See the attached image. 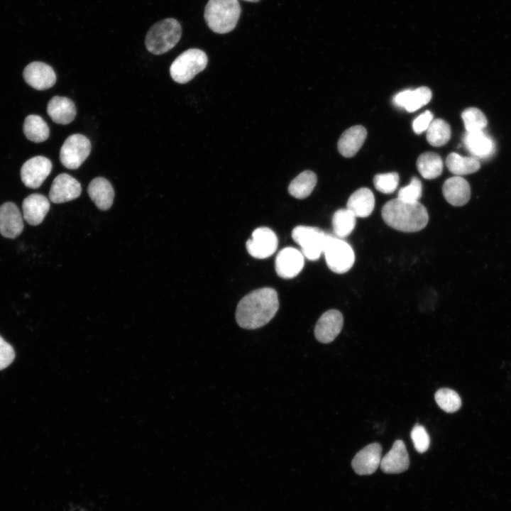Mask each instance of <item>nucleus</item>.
Listing matches in <instances>:
<instances>
[{
	"label": "nucleus",
	"mask_w": 511,
	"mask_h": 511,
	"mask_svg": "<svg viewBox=\"0 0 511 511\" xmlns=\"http://www.w3.org/2000/svg\"><path fill=\"white\" fill-rule=\"evenodd\" d=\"M317 182V175L314 172L304 170L291 181L288 187L289 193L297 199H304L312 192Z\"/></svg>",
	"instance_id": "obj_28"
},
{
	"label": "nucleus",
	"mask_w": 511,
	"mask_h": 511,
	"mask_svg": "<svg viewBox=\"0 0 511 511\" xmlns=\"http://www.w3.org/2000/svg\"><path fill=\"white\" fill-rule=\"evenodd\" d=\"M207 62L208 58L204 51L197 48L188 49L177 56L171 64L170 76L177 83H187L203 71Z\"/></svg>",
	"instance_id": "obj_5"
},
{
	"label": "nucleus",
	"mask_w": 511,
	"mask_h": 511,
	"mask_svg": "<svg viewBox=\"0 0 511 511\" xmlns=\"http://www.w3.org/2000/svg\"><path fill=\"white\" fill-rule=\"evenodd\" d=\"M433 120V114L430 111H426L414 119L412 128L416 134H420L427 131Z\"/></svg>",
	"instance_id": "obj_38"
},
{
	"label": "nucleus",
	"mask_w": 511,
	"mask_h": 511,
	"mask_svg": "<svg viewBox=\"0 0 511 511\" xmlns=\"http://www.w3.org/2000/svg\"><path fill=\"white\" fill-rule=\"evenodd\" d=\"M23 76L26 82L37 90H45L52 87L56 82L53 69L43 62H32L23 70Z\"/></svg>",
	"instance_id": "obj_13"
},
{
	"label": "nucleus",
	"mask_w": 511,
	"mask_h": 511,
	"mask_svg": "<svg viewBox=\"0 0 511 511\" xmlns=\"http://www.w3.org/2000/svg\"><path fill=\"white\" fill-rule=\"evenodd\" d=\"M52 170L50 160L42 155L28 159L22 165L21 178L27 187H39L49 175Z\"/></svg>",
	"instance_id": "obj_10"
},
{
	"label": "nucleus",
	"mask_w": 511,
	"mask_h": 511,
	"mask_svg": "<svg viewBox=\"0 0 511 511\" xmlns=\"http://www.w3.org/2000/svg\"><path fill=\"white\" fill-rule=\"evenodd\" d=\"M382 447L378 443H372L360 450L352 460L351 465L358 475H370L379 467Z\"/></svg>",
	"instance_id": "obj_15"
},
{
	"label": "nucleus",
	"mask_w": 511,
	"mask_h": 511,
	"mask_svg": "<svg viewBox=\"0 0 511 511\" xmlns=\"http://www.w3.org/2000/svg\"><path fill=\"white\" fill-rule=\"evenodd\" d=\"M410 465L408 453L405 443L396 440L391 449L381 458L380 468L386 473H400L405 471Z\"/></svg>",
	"instance_id": "obj_18"
},
{
	"label": "nucleus",
	"mask_w": 511,
	"mask_h": 511,
	"mask_svg": "<svg viewBox=\"0 0 511 511\" xmlns=\"http://www.w3.org/2000/svg\"><path fill=\"white\" fill-rule=\"evenodd\" d=\"M399 183V175L397 172L377 174L373 178V184L377 190L384 194L395 192Z\"/></svg>",
	"instance_id": "obj_34"
},
{
	"label": "nucleus",
	"mask_w": 511,
	"mask_h": 511,
	"mask_svg": "<svg viewBox=\"0 0 511 511\" xmlns=\"http://www.w3.org/2000/svg\"><path fill=\"white\" fill-rule=\"evenodd\" d=\"M356 216L346 208L338 209L332 218L333 230L336 237L348 236L356 226Z\"/></svg>",
	"instance_id": "obj_31"
},
{
	"label": "nucleus",
	"mask_w": 511,
	"mask_h": 511,
	"mask_svg": "<svg viewBox=\"0 0 511 511\" xmlns=\"http://www.w3.org/2000/svg\"><path fill=\"white\" fill-rule=\"evenodd\" d=\"M422 186L421 181L413 177L409 185L402 187L397 194V198L407 202H417L422 197Z\"/></svg>",
	"instance_id": "obj_35"
},
{
	"label": "nucleus",
	"mask_w": 511,
	"mask_h": 511,
	"mask_svg": "<svg viewBox=\"0 0 511 511\" xmlns=\"http://www.w3.org/2000/svg\"><path fill=\"white\" fill-rule=\"evenodd\" d=\"M434 398L439 407L446 412H455L461 406V400L458 394L449 388L439 389L435 393Z\"/></svg>",
	"instance_id": "obj_32"
},
{
	"label": "nucleus",
	"mask_w": 511,
	"mask_h": 511,
	"mask_svg": "<svg viewBox=\"0 0 511 511\" xmlns=\"http://www.w3.org/2000/svg\"><path fill=\"white\" fill-rule=\"evenodd\" d=\"M446 165L449 170L456 176L476 172L480 167L478 159L473 156H462L456 153H451L447 156Z\"/></svg>",
	"instance_id": "obj_26"
},
{
	"label": "nucleus",
	"mask_w": 511,
	"mask_h": 511,
	"mask_svg": "<svg viewBox=\"0 0 511 511\" xmlns=\"http://www.w3.org/2000/svg\"><path fill=\"white\" fill-rule=\"evenodd\" d=\"M442 192L446 200L455 207L466 204L471 197L470 185L461 176H454L447 179L443 185Z\"/></svg>",
	"instance_id": "obj_21"
},
{
	"label": "nucleus",
	"mask_w": 511,
	"mask_h": 511,
	"mask_svg": "<svg viewBox=\"0 0 511 511\" xmlns=\"http://www.w3.org/2000/svg\"><path fill=\"white\" fill-rule=\"evenodd\" d=\"M410 436L414 449L420 454L424 453L429 449L430 438L426 429L419 424L412 428Z\"/></svg>",
	"instance_id": "obj_36"
},
{
	"label": "nucleus",
	"mask_w": 511,
	"mask_h": 511,
	"mask_svg": "<svg viewBox=\"0 0 511 511\" xmlns=\"http://www.w3.org/2000/svg\"><path fill=\"white\" fill-rule=\"evenodd\" d=\"M304 256L292 247L282 249L275 259V270L282 278L289 279L297 276L304 266Z\"/></svg>",
	"instance_id": "obj_14"
},
{
	"label": "nucleus",
	"mask_w": 511,
	"mask_h": 511,
	"mask_svg": "<svg viewBox=\"0 0 511 511\" xmlns=\"http://www.w3.org/2000/svg\"><path fill=\"white\" fill-rule=\"evenodd\" d=\"M278 244V237L273 230L268 227H259L253 231L251 238L246 241V247L251 256L264 259L275 252Z\"/></svg>",
	"instance_id": "obj_9"
},
{
	"label": "nucleus",
	"mask_w": 511,
	"mask_h": 511,
	"mask_svg": "<svg viewBox=\"0 0 511 511\" xmlns=\"http://www.w3.org/2000/svg\"><path fill=\"white\" fill-rule=\"evenodd\" d=\"M47 113L53 122L58 124H68L75 118L77 114L74 102L65 97L55 96L47 105Z\"/></svg>",
	"instance_id": "obj_22"
},
{
	"label": "nucleus",
	"mask_w": 511,
	"mask_h": 511,
	"mask_svg": "<svg viewBox=\"0 0 511 511\" xmlns=\"http://www.w3.org/2000/svg\"><path fill=\"white\" fill-rule=\"evenodd\" d=\"M366 136L367 131L361 125L348 128L339 139V152L345 158L354 156L363 145Z\"/></svg>",
	"instance_id": "obj_23"
},
{
	"label": "nucleus",
	"mask_w": 511,
	"mask_h": 511,
	"mask_svg": "<svg viewBox=\"0 0 511 511\" xmlns=\"http://www.w3.org/2000/svg\"><path fill=\"white\" fill-rule=\"evenodd\" d=\"M23 229L21 213L13 202H6L0 206V233L8 238L19 236Z\"/></svg>",
	"instance_id": "obj_17"
},
{
	"label": "nucleus",
	"mask_w": 511,
	"mask_h": 511,
	"mask_svg": "<svg viewBox=\"0 0 511 511\" xmlns=\"http://www.w3.org/2000/svg\"><path fill=\"white\" fill-rule=\"evenodd\" d=\"M343 324V315L339 311L328 310L318 319L314 327V336L321 343H331L341 332Z\"/></svg>",
	"instance_id": "obj_12"
},
{
	"label": "nucleus",
	"mask_w": 511,
	"mask_h": 511,
	"mask_svg": "<svg viewBox=\"0 0 511 511\" xmlns=\"http://www.w3.org/2000/svg\"><path fill=\"white\" fill-rule=\"evenodd\" d=\"M463 142L471 156L477 159H488L495 153L494 141L483 131H466Z\"/></svg>",
	"instance_id": "obj_16"
},
{
	"label": "nucleus",
	"mask_w": 511,
	"mask_h": 511,
	"mask_svg": "<svg viewBox=\"0 0 511 511\" xmlns=\"http://www.w3.org/2000/svg\"><path fill=\"white\" fill-rule=\"evenodd\" d=\"M323 253L329 268L334 273H346L354 263L355 255L351 246L332 235H329Z\"/></svg>",
	"instance_id": "obj_6"
},
{
	"label": "nucleus",
	"mask_w": 511,
	"mask_h": 511,
	"mask_svg": "<svg viewBox=\"0 0 511 511\" xmlns=\"http://www.w3.org/2000/svg\"><path fill=\"white\" fill-rule=\"evenodd\" d=\"M432 91L427 87L415 89H405L397 93L393 98V104L404 108L408 112H414L427 104L432 99Z\"/></svg>",
	"instance_id": "obj_19"
},
{
	"label": "nucleus",
	"mask_w": 511,
	"mask_h": 511,
	"mask_svg": "<svg viewBox=\"0 0 511 511\" xmlns=\"http://www.w3.org/2000/svg\"><path fill=\"white\" fill-rule=\"evenodd\" d=\"M329 235L318 228L307 226H296L292 231L293 240L301 247L303 256L310 260L319 258Z\"/></svg>",
	"instance_id": "obj_7"
},
{
	"label": "nucleus",
	"mask_w": 511,
	"mask_h": 511,
	"mask_svg": "<svg viewBox=\"0 0 511 511\" xmlns=\"http://www.w3.org/2000/svg\"><path fill=\"white\" fill-rule=\"evenodd\" d=\"M90 152L91 143L89 138L82 134H72L62 144L60 160L65 167L75 170L84 162Z\"/></svg>",
	"instance_id": "obj_8"
},
{
	"label": "nucleus",
	"mask_w": 511,
	"mask_h": 511,
	"mask_svg": "<svg viewBox=\"0 0 511 511\" xmlns=\"http://www.w3.org/2000/svg\"><path fill=\"white\" fill-rule=\"evenodd\" d=\"M23 130L26 137L34 143L43 142L50 135L49 127L45 121L40 116L34 114L26 117Z\"/></svg>",
	"instance_id": "obj_29"
},
{
	"label": "nucleus",
	"mask_w": 511,
	"mask_h": 511,
	"mask_svg": "<svg viewBox=\"0 0 511 511\" xmlns=\"http://www.w3.org/2000/svg\"><path fill=\"white\" fill-rule=\"evenodd\" d=\"M375 207V197L370 189L361 187L349 197L346 209L356 217H367L370 216Z\"/></svg>",
	"instance_id": "obj_25"
},
{
	"label": "nucleus",
	"mask_w": 511,
	"mask_h": 511,
	"mask_svg": "<svg viewBox=\"0 0 511 511\" xmlns=\"http://www.w3.org/2000/svg\"><path fill=\"white\" fill-rule=\"evenodd\" d=\"M466 131H483L488 125L485 115L478 108L469 107L461 113Z\"/></svg>",
	"instance_id": "obj_33"
},
{
	"label": "nucleus",
	"mask_w": 511,
	"mask_h": 511,
	"mask_svg": "<svg viewBox=\"0 0 511 511\" xmlns=\"http://www.w3.org/2000/svg\"><path fill=\"white\" fill-rule=\"evenodd\" d=\"M417 167L424 178L432 180L438 177L442 173L443 161L439 154L425 152L418 157Z\"/></svg>",
	"instance_id": "obj_27"
},
{
	"label": "nucleus",
	"mask_w": 511,
	"mask_h": 511,
	"mask_svg": "<svg viewBox=\"0 0 511 511\" xmlns=\"http://www.w3.org/2000/svg\"><path fill=\"white\" fill-rule=\"evenodd\" d=\"M25 221L33 226L40 224L50 209L49 200L43 194L34 193L26 197L22 203Z\"/></svg>",
	"instance_id": "obj_20"
},
{
	"label": "nucleus",
	"mask_w": 511,
	"mask_h": 511,
	"mask_svg": "<svg viewBox=\"0 0 511 511\" xmlns=\"http://www.w3.org/2000/svg\"><path fill=\"white\" fill-rule=\"evenodd\" d=\"M382 217L388 226L404 232L420 231L429 221L427 211L419 202H407L398 198L383 206Z\"/></svg>",
	"instance_id": "obj_2"
},
{
	"label": "nucleus",
	"mask_w": 511,
	"mask_h": 511,
	"mask_svg": "<svg viewBox=\"0 0 511 511\" xmlns=\"http://www.w3.org/2000/svg\"><path fill=\"white\" fill-rule=\"evenodd\" d=\"M182 35L179 21L167 18L158 21L148 31L145 44L146 49L154 55H161L174 48Z\"/></svg>",
	"instance_id": "obj_4"
},
{
	"label": "nucleus",
	"mask_w": 511,
	"mask_h": 511,
	"mask_svg": "<svg viewBox=\"0 0 511 511\" xmlns=\"http://www.w3.org/2000/svg\"><path fill=\"white\" fill-rule=\"evenodd\" d=\"M81 192V185L75 178L67 173H61L53 181L49 199L55 204L63 203L77 198Z\"/></svg>",
	"instance_id": "obj_11"
},
{
	"label": "nucleus",
	"mask_w": 511,
	"mask_h": 511,
	"mask_svg": "<svg viewBox=\"0 0 511 511\" xmlns=\"http://www.w3.org/2000/svg\"><path fill=\"white\" fill-rule=\"evenodd\" d=\"M451 128L447 122L441 119H433L427 130V140L435 147H440L449 142Z\"/></svg>",
	"instance_id": "obj_30"
},
{
	"label": "nucleus",
	"mask_w": 511,
	"mask_h": 511,
	"mask_svg": "<svg viewBox=\"0 0 511 511\" xmlns=\"http://www.w3.org/2000/svg\"><path fill=\"white\" fill-rule=\"evenodd\" d=\"M87 192L95 205L101 210L109 209L114 201V191L111 183L105 178L98 177L88 185Z\"/></svg>",
	"instance_id": "obj_24"
},
{
	"label": "nucleus",
	"mask_w": 511,
	"mask_h": 511,
	"mask_svg": "<svg viewBox=\"0 0 511 511\" xmlns=\"http://www.w3.org/2000/svg\"><path fill=\"white\" fill-rule=\"evenodd\" d=\"M278 308V293L274 289H258L241 300L236 311V320L243 329H258L275 317Z\"/></svg>",
	"instance_id": "obj_1"
},
{
	"label": "nucleus",
	"mask_w": 511,
	"mask_h": 511,
	"mask_svg": "<svg viewBox=\"0 0 511 511\" xmlns=\"http://www.w3.org/2000/svg\"><path fill=\"white\" fill-rule=\"evenodd\" d=\"M243 1H248V2H258L260 0H243Z\"/></svg>",
	"instance_id": "obj_39"
},
{
	"label": "nucleus",
	"mask_w": 511,
	"mask_h": 511,
	"mask_svg": "<svg viewBox=\"0 0 511 511\" xmlns=\"http://www.w3.org/2000/svg\"><path fill=\"white\" fill-rule=\"evenodd\" d=\"M14 358L15 351L13 347L0 336V370L8 367Z\"/></svg>",
	"instance_id": "obj_37"
},
{
	"label": "nucleus",
	"mask_w": 511,
	"mask_h": 511,
	"mask_svg": "<svg viewBox=\"0 0 511 511\" xmlns=\"http://www.w3.org/2000/svg\"><path fill=\"white\" fill-rule=\"evenodd\" d=\"M241 11L238 0H209L204 9V17L213 32L224 34L235 28Z\"/></svg>",
	"instance_id": "obj_3"
}]
</instances>
